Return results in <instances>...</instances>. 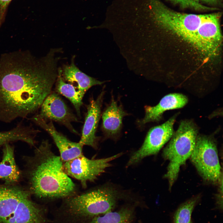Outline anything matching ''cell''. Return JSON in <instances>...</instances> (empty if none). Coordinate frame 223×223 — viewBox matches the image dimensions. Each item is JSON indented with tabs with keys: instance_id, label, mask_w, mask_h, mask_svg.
<instances>
[{
	"instance_id": "obj_1",
	"label": "cell",
	"mask_w": 223,
	"mask_h": 223,
	"mask_svg": "<svg viewBox=\"0 0 223 223\" xmlns=\"http://www.w3.org/2000/svg\"><path fill=\"white\" fill-rule=\"evenodd\" d=\"M55 55L38 59L27 51L0 57V121L26 118L41 107L51 93L58 73Z\"/></svg>"
},
{
	"instance_id": "obj_2",
	"label": "cell",
	"mask_w": 223,
	"mask_h": 223,
	"mask_svg": "<svg viewBox=\"0 0 223 223\" xmlns=\"http://www.w3.org/2000/svg\"><path fill=\"white\" fill-rule=\"evenodd\" d=\"M26 159L28 190L32 195L50 202L77 194L76 185L64 171L63 161L52 151L47 140Z\"/></svg>"
},
{
	"instance_id": "obj_3",
	"label": "cell",
	"mask_w": 223,
	"mask_h": 223,
	"mask_svg": "<svg viewBox=\"0 0 223 223\" xmlns=\"http://www.w3.org/2000/svg\"><path fill=\"white\" fill-rule=\"evenodd\" d=\"M28 189L0 184V223H50L48 210L33 201Z\"/></svg>"
},
{
	"instance_id": "obj_4",
	"label": "cell",
	"mask_w": 223,
	"mask_h": 223,
	"mask_svg": "<svg viewBox=\"0 0 223 223\" xmlns=\"http://www.w3.org/2000/svg\"><path fill=\"white\" fill-rule=\"evenodd\" d=\"M198 131L193 121L188 120L182 121L163 150V157L169 161L164 177L168 181L169 189L177 178L181 166L190 157Z\"/></svg>"
},
{
	"instance_id": "obj_5",
	"label": "cell",
	"mask_w": 223,
	"mask_h": 223,
	"mask_svg": "<svg viewBox=\"0 0 223 223\" xmlns=\"http://www.w3.org/2000/svg\"><path fill=\"white\" fill-rule=\"evenodd\" d=\"M190 158L203 179L218 183L222 174L215 142L211 137L198 135Z\"/></svg>"
},
{
	"instance_id": "obj_6",
	"label": "cell",
	"mask_w": 223,
	"mask_h": 223,
	"mask_svg": "<svg viewBox=\"0 0 223 223\" xmlns=\"http://www.w3.org/2000/svg\"><path fill=\"white\" fill-rule=\"evenodd\" d=\"M122 153L106 158L90 159L83 154L71 160L63 162V168L69 176L79 181L85 188L88 182H94L107 168L111 166L110 162L121 156Z\"/></svg>"
},
{
	"instance_id": "obj_7",
	"label": "cell",
	"mask_w": 223,
	"mask_h": 223,
	"mask_svg": "<svg viewBox=\"0 0 223 223\" xmlns=\"http://www.w3.org/2000/svg\"><path fill=\"white\" fill-rule=\"evenodd\" d=\"M177 116L174 115L163 124L149 130L141 147L131 156L128 166L135 164L144 158L156 154L159 151L174 132L173 125Z\"/></svg>"
},
{
	"instance_id": "obj_8",
	"label": "cell",
	"mask_w": 223,
	"mask_h": 223,
	"mask_svg": "<svg viewBox=\"0 0 223 223\" xmlns=\"http://www.w3.org/2000/svg\"><path fill=\"white\" fill-rule=\"evenodd\" d=\"M39 114L36 116L45 120H54L66 126L72 133L78 134L72 123L77 122L76 116L56 93H50L45 99L41 106Z\"/></svg>"
},
{
	"instance_id": "obj_9",
	"label": "cell",
	"mask_w": 223,
	"mask_h": 223,
	"mask_svg": "<svg viewBox=\"0 0 223 223\" xmlns=\"http://www.w3.org/2000/svg\"><path fill=\"white\" fill-rule=\"evenodd\" d=\"M31 120L51 136L59 150L60 157L63 162L83 155V146L79 142H74L70 140L57 131L52 121L45 120L36 116L32 117Z\"/></svg>"
},
{
	"instance_id": "obj_10",
	"label": "cell",
	"mask_w": 223,
	"mask_h": 223,
	"mask_svg": "<svg viewBox=\"0 0 223 223\" xmlns=\"http://www.w3.org/2000/svg\"><path fill=\"white\" fill-rule=\"evenodd\" d=\"M104 91H102L96 99L91 98L87 106V111L83 127L81 136L79 142L84 145L97 149L98 137L96 132L100 118Z\"/></svg>"
},
{
	"instance_id": "obj_11",
	"label": "cell",
	"mask_w": 223,
	"mask_h": 223,
	"mask_svg": "<svg viewBox=\"0 0 223 223\" xmlns=\"http://www.w3.org/2000/svg\"><path fill=\"white\" fill-rule=\"evenodd\" d=\"M188 102L187 97L181 94L174 93L166 95L156 106L145 107V116L138 122L139 124L142 125L150 122L159 121L161 119L164 112L182 108Z\"/></svg>"
},
{
	"instance_id": "obj_12",
	"label": "cell",
	"mask_w": 223,
	"mask_h": 223,
	"mask_svg": "<svg viewBox=\"0 0 223 223\" xmlns=\"http://www.w3.org/2000/svg\"><path fill=\"white\" fill-rule=\"evenodd\" d=\"M128 114L112 97L102 115V129L107 137L114 138L118 135L122 126L123 118Z\"/></svg>"
},
{
	"instance_id": "obj_13",
	"label": "cell",
	"mask_w": 223,
	"mask_h": 223,
	"mask_svg": "<svg viewBox=\"0 0 223 223\" xmlns=\"http://www.w3.org/2000/svg\"><path fill=\"white\" fill-rule=\"evenodd\" d=\"M74 58V56L72 57L70 64L64 65L63 78L72 85L76 84V89L84 96L90 88L94 85H101L104 82L90 77L81 71L76 66Z\"/></svg>"
},
{
	"instance_id": "obj_14",
	"label": "cell",
	"mask_w": 223,
	"mask_h": 223,
	"mask_svg": "<svg viewBox=\"0 0 223 223\" xmlns=\"http://www.w3.org/2000/svg\"><path fill=\"white\" fill-rule=\"evenodd\" d=\"M3 157L0 163V179L4 184H15L20 180L21 173L15 161L14 148L9 143L3 146Z\"/></svg>"
},
{
	"instance_id": "obj_15",
	"label": "cell",
	"mask_w": 223,
	"mask_h": 223,
	"mask_svg": "<svg viewBox=\"0 0 223 223\" xmlns=\"http://www.w3.org/2000/svg\"><path fill=\"white\" fill-rule=\"evenodd\" d=\"M39 132L32 127L19 124L10 130L0 132V147L9 142L18 141L34 146L35 137Z\"/></svg>"
},
{
	"instance_id": "obj_16",
	"label": "cell",
	"mask_w": 223,
	"mask_h": 223,
	"mask_svg": "<svg viewBox=\"0 0 223 223\" xmlns=\"http://www.w3.org/2000/svg\"><path fill=\"white\" fill-rule=\"evenodd\" d=\"M62 71L59 69L56 86V91L67 98L74 106L77 115L80 116V109L83 96L72 85L66 83L62 76Z\"/></svg>"
},
{
	"instance_id": "obj_17",
	"label": "cell",
	"mask_w": 223,
	"mask_h": 223,
	"mask_svg": "<svg viewBox=\"0 0 223 223\" xmlns=\"http://www.w3.org/2000/svg\"><path fill=\"white\" fill-rule=\"evenodd\" d=\"M133 212L129 207H123L118 210L96 216L88 223H131Z\"/></svg>"
},
{
	"instance_id": "obj_18",
	"label": "cell",
	"mask_w": 223,
	"mask_h": 223,
	"mask_svg": "<svg viewBox=\"0 0 223 223\" xmlns=\"http://www.w3.org/2000/svg\"><path fill=\"white\" fill-rule=\"evenodd\" d=\"M199 199L195 196L181 204L174 214L173 223H192V212Z\"/></svg>"
},
{
	"instance_id": "obj_19",
	"label": "cell",
	"mask_w": 223,
	"mask_h": 223,
	"mask_svg": "<svg viewBox=\"0 0 223 223\" xmlns=\"http://www.w3.org/2000/svg\"><path fill=\"white\" fill-rule=\"evenodd\" d=\"M173 4L177 5L182 9L189 8L199 11H210L218 10L215 7L204 5L199 0H167Z\"/></svg>"
},
{
	"instance_id": "obj_20",
	"label": "cell",
	"mask_w": 223,
	"mask_h": 223,
	"mask_svg": "<svg viewBox=\"0 0 223 223\" xmlns=\"http://www.w3.org/2000/svg\"><path fill=\"white\" fill-rule=\"evenodd\" d=\"M218 183H219L218 194L217 195V203L219 207L222 208L223 175L221 177Z\"/></svg>"
},
{
	"instance_id": "obj_21",
	"label": "cell",
	"mask_w": 223,
	"mask_h": 223,
	"mask_svg": "<svg viewBox=\"0 0 223 223\" xmlns=\"http://www.w3.org/2000/svg\"><path fill=\"white\" fill-rule=\"evenodd\" d=\"M12 0H0V16L1 17L5 13L9 3Z\"/></svg>"
},
{
	"instance_id": "obj_22",
	"label": "cell",
	"mask_w": 223,
	"mask_h": 223,
	"mask_svg": "<svg viewBox=\"0 0 223 223\" xmlns=\"http://www.w3.org/2000/svg\"><path fill=\"white\" fill-rule=\"evenodd\" d=\"M199 1L209 4L215 6L220 4L221 3V0H199Z\"/></svg>"
},
{
	"instance_id": "obj_23",
	"label": "cell",
	"mask_w": 223,
	"mask_h": 223,
	"mask_svg": "<svg viewBox=\"0 0 223 223\" xmlns=\"http://www.w3.org/2000/svg\"><path fill=\"white\" fill-rule=\"evenodd\" d=\"M138 223H141V222H139Z\"/></svg>"
}]
</instances>
